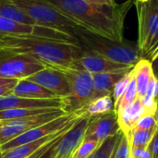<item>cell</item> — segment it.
<instances>
[{
  "instance_id": "6da1fadb",
  "label": "cell",
  "mask_w": 158,
  "mask_h": 158,
  "mask_svg": "<svg viewBox=\"0 0 158 158\" xmlns=\"http://www.w3.org/2000/svg\"><path fill=\"white\" fill-rule=\"evenodd\" d=\"M87 31L107 39L122 42L126 16L133 0L114 6H99L86 0H46Z\"/></svg>"
},
{
  "instance_id": "7a4b0ae2",
  "label": "cell",
  "mask_w": 158,
  "mask_h": 158,
  "mask_svg": "<svg viewBox=\"0 0 158 158\" xmlns=\"http://www.w3.org/2000/svg\"><path fill=\"white\" fill-rule=\"evenodd\" d=\"M0 48L31 56L45 67L55 69L72 68L83 52L80 44L34 35L0 34Z\"/></svg>"
},
{
  "instance_id": "3957f363",
  "label": "cell",
  "mask_w": 158,
  "mask_h": 158,
  "mask_svg": "<svg viewBox=\"0 0 158 158\" xmlns=\"http://www.w3.org/2000/svg\"><path fill=\"white\" fill-rule=\"evenodd\" d=\"M10 1L32 19L37 26L64 31L78 39L82 32L87 31L46 0Z\"/></svg>"
},
{
  "instance_id": "277c9868",
  "label": "cell",
  "mask_w": 158,
  "mask_h": 158,
  "mask_svg": "<svg viewBox=\"0 0 158 158\" xmlns=\"http://www.w3.org/2000/svg\"><path fill=\"white\" fill-rule=\"evenodd\" d=\"M83 50L105 56L112 61L135 66L143 59L138 43L131 41L117 42L85 31L79 36Z\"/></svg>"
},
{
  "instance_id": "5b68a950",
  "label": "cell",
  "mask_w": 158,
  "mask_h": 158,
  "mask_svg": "<svg viewBox=\"0 0 158 158\" xmlns=\"http://www.w3.org/2000/svg\"><path fill=\"white\" fill-rule=\"evenodd\" d=\"M138 16V45L144 59L151 60L158 52V1L133 0Z\"/></svg>"
},
{
  "instance_id": "8992f818",
  "label": "cell",
  "mask_w": 158,
  "mask_h": 158,
  "mask_svg": "<svg viewBox=\"0 0 158 158\" xmlns=\"http://www.w3.org/2000/svg\"><path fill=\"white\" fill-rule=\"evenodd\" d=\"M60 69L67 77L71 94L63 98L65 111L68 113L81 110L91 100L94 98V87L93 75L84 69L64 68Z\"/></svg>"
},
{
  "instance_id": "52a82bcc",
  "label": "cell",
  "mask_w": 158,
  "mask_h": 158,
  "mask_svg": "<svg viewBox=\"0 0 158 158\" xmlns=\"http://www.w3.org/2000/svg\"><path fill=\"white\" fill-rule=\"evenodd\" d=\"M44 68V64L31 56L0 48V78L23 80Z\"/></svg>"
},
{
  "instance_id": "ba28073f",
  "label": "cell",
  "mask_w": 158,
  "mask_h": 158,
  "mask_svg": "<svg viewBox=\"0 0 158 158\" xmlns=\"http://www.w3.org/2000/svg\"><path fill=\"white\" fill-rule=\"evenodd\" d=\"M66 114L68 112L64 109H56L44 114L4 121V125L0 128V146L34 128L53 121Z\"/></svg>"
},
{
  "instance_id": "9c48e42d",
  "label": "cell",
  "mask_w": 158,
  "mask_h": 158,
  "mask_svg": "<svg viewBox=\"0 0 158 158\" xmlns=\"http://www.w3.org/2000/svg\"><path fill=\"white\" fill-rule=\"evenodd\" d=\"M83 115H85V114L83 113L82 110L68 113V114H66L60 118L54 119L53 121H50L46 124H44V125L39 126L37 128H34V129L18 136L17 138L11 140L10 142L1 145L0 151L6 152V151H8L14 147L31 143V142L40 140V139H42L47 135L53 134V133L62 130L63 128L68 126L69 123H71L73 120L77 119L78 118H80Z\"/></svg>"
},
{
  "instance_id": "30bf717a",
  "label": "cell",
  "mask_w": 158,
  "mask_h": 158,
  "mask_svg": "<svg viewBox=\"0 0 158 158\" xmlns=\"http://www.w3.org/2000/svg\"><path fill=\"white\" fill-rule=\"evenodd\" d=\"M90 118L84 115L52 147L49 158H72L73 154L83 141Z\"/></svg>"
},
{
  "instance_id": "8fae6325",
  "label": "cell",
  "mask_w": 158,
  "mask_h": 158,
  "mask_svg": "<svg viewBox=\"0 0 158 158\" xmlns=\"http://www.w3.org/2000/svg\"><path fill=\"white\" fill-rule=\"evenodd\" d=\"M26 80L43 86L60 98L69 97L71 94V88L67 77L58 69L45 67L44 69L31 75Z\"/></svg>"
},
{
  "instance_id": "7c38bea8",
  "label": "cell",
  "mask_w": 158,
  "mask_h": 158,
  "mask_svg": "<svg viewBox=\"0 0 158 158\" xmlns=\"http://www.w3.org/2000/svg\"><path fill=\"white\" fill-rule=\"evenodd\" d=\"M72 68L84 69L93 75V74H99V73H106V72L129 70V69H132L134 66L118 63L100 55L83 50L81 56L75 62Z\"/></svg>"
},
{
  "instance_id": "4fadbf2b",
  "label": "cell",
  "mask_w": 158,
  "mask_h": 158,
  "mask_svg": "<svg viewBox=\"0 0 158 158\" xmlns=\"http://www.w3.org/2000/svg\"><path fill=\"white\" fill-rule=\"evenodd\" d=\"M121 131L117 111L90 118L84 139H92L102 143L109 137L115 136Z\"/></svg>"
},
{
  "instance_id": "5bb4252c",
  "label": "cell",
  "mask_w": 158,
  "mask_h": 158,
  "mask_svg": "<svg viewBox=\"0 0 158 158\" xmlns=\"http://www.w3.org/2000/svg\"><path fill=\"white\" fill-rule=\"evenodd\" d=\"M62 108L65 110L63 98L30 99L17 96L13 94L0 97V111L17 108Z\"/></svg>"
},
{
  "instance_id": "9a60e30c",
  "label": "cell",
  "mask_w": 158,
  "mask_h": 158,
  "mask_svg": "<svg viewBox=\"0 0 158 158\" xmlns=\"http://www.w3.org/2000/svg\"><path fill=\"white\" fill-rule=\"evenodd\" d=\"M0 34L34 35V36L47 38V39L52 40L54 31L52 29H49V28L21 24V23L0 17Z\"/></svg>"
},
{
  "instance_id": "2e32d148",
  "label": "cell",
  "mask_w": 158,
  "mask_h": 158,
  "mask_svg": "<svg viewBox=\"0 0 158 158\" xmlns=\"http://www.w3.org/2000/svg\"><path fill=\"white\" fill-rule=\"evenodd\" d=\"M83 116H81V117L78 118L77 119L73 120L68 126H66L62 130H60V131H56V132H55L53 134L47 135V136H45V137H44V138H42L40 140H37V141H34V142H31V143H25V144H22V145L14 147V148H12V149H10L8 151L2 152L3 155H2V157L1 158H29L32 154H34L39 148H41L43 145H44L45 143H47L49 141L55 139L56 137H57L58 135L62 134L63 132L69 131Z\"/></svg>"
},
{
  "instance_id": "e0dca14e",
  "label": "cell",
  "mask_w": 158,
  "mask_h": 158,
  "mask_svg": "<svg viewBox=\"0 0 158 158\" xmlns=\"http://www.w3.org/2000/svg\"><path fill=\"white\" fill-rule=\"evenodd\" d=\"M132 69L93 74V81H94V98L102 97L106 95H112L116 84Z\"/></svg>"
},
{
  "instance_id": "ac0fdd59",
  "label": "cell",
  "mask_w": 158,
  "mask_h": 158,
  "mask_svg": "<svg viewBox=\"0 0 158 158\" xmlns=\"http://www.w3.org/2000/svg\"><path fill=\"white\" fill-rule=\"evenodd\" d=\"M145 115H148V113L143 102L137 98L129 107L118 113L121 131L126 136H129L139 119Z\"/></svg>"
},
{
  "instance_id": "d6986e66",
  "label": "cell",
  "mask_w": 158,
  "mask_h": 158,
  "mask_svg": "<svg viewBox=\"0 0 158 158\" xmlns=\"http://www.w3.org/2000/svg\"><path fill=\"white\" fill-rule=\"evenodd\" d=\"M13 94L24 97V98H30V99H54V98H60L53 92L44 88L43 86L34 83L32 81H30L26 79L19 80L17 84L15 85L13 92Z\"/></svg>"
},
{
  "instance_id": "ffe728a7",
  "label": "cell",
  "mask_w": 158,
  "mask_h": 158,
  "mask_svg": "<svg viewBox=\"0 0 158 158\" xmlns=\"http://www.w3.org/2000/svg\"><path fill=\"white\" fill-rule=\"evenodd\" d=\"M81 110L89 118L99 117L102 115L117 111L116 105L112 95H106L102 97L94 98Z\"/></svg>"
},
{
  "instance_id": "44dd1931",
  "label": "cell",
  "mask_w": 158,
  "mask_h": 158,
  "mask_svg": "<svg viewBox=\"0 0 158 158\" xmlns=\"http://www.w3.org/2000/svg\"><path fill=\"white\" fill-rule=\"evenodd\" d=\"M134 75L137 84L138 99L142 100L145 95L151 76L153 75L151 62L147 59H141L134 66Z\"/></svg>"
},
{
  "instance_id": "7402d4cb",
  "label": "cell",
  "mask_w": 158,
  "mask_h": 158,
  "mask_svg": "<svg viewBox=\"0 0 158 158\" xmlns=\"http://www.w3.org/2000/svg\"><path fill=\"white\" fill-rule=\"evenodd\" d=\"M0 17L21 24L37 26L32 19L10 0H0Z\"/></svg>"
},
{
  "instance_id": "603a6c76",
  "label": "cell",
  "mask_w": 158,
  "mask_h": 158,
  "mask_svg": "<svg viewBox=\"0 0 158 158\" xmlns=\"http://www.w3.org/2000/svg\"><path fill=\"white\" fill-rule=\"evenodd\" d=\"M56 109H62V108L46 107V108H17V109L3 110V111H0V121H8V120L19 119V118L30 117V116L51 112V111H54Z\"/></svg>"
},
{
  "instance_id": "cb8c5ba5",
  "label": "cell",
  "mask_w": 158,
  "mask_h": 158,
  "mask_svg": "<svg viewBox=\"0 0 158 158\" xmlns=\"http://www.w3.org/2000/svg\"><path fill=\"white\" fill-rule=\"evenodd\" d=\"M156 131L157 130L144 131L133 129L129 136H127L131 150L137 148H148Z\"/></svg>"
},
{
  "instance_id": "d4e9b609",
  "label": "cell",
  "mask_w": 158,
  "mask_h": 158,
  "mask_svg": "<svg viewBox=\"0 0 158 158\" xmlns=\"http://www.w3.org/2000/svg\"><path fill=\"white\" fill-rule=\"evenodd\" d=\"M148 113V115H155L158 101V81L154 76H151L145 95L141 100Z\"/></svg>"
},
{
  "instance_id": "484cf974",
  "label": "cell",
  "mask_w": 158,
  "mask_h": 158,
  "mask_svg": "<svg viewBox=\"0 0 158 158\" xmlns=\"http://www.w3.org/2000/svg\"><path fill=\"white\" fill-rule=\"evenodd\" d=\"M138 98V91H137V84H136V80H135V75H134V69H133V73L132 77L131 79V81L129 83V86L119 100L118 104L116 106L117 113H119L129 107L136 99Z\"/></svg>"
},
{
  "instance_id": "4316f807",
  "label": "cell",
  "mask_w": 158,
  "mask_h": 158,
  "mask_svg": "<svg viewBox=\"0 0 158 158\" xmlns=\"http://www.w3.org/2000/svg\"><path fill=\"white\" fill-rule=\"evenodd\" d=\"M122 135V131H120L118 134L109 137L106 140H105L99 147L89 156L88 158H110L115 147L117 146L118 143L120 140V137Z\"/></svg>"
},
{
  "instance_id": "83f0119b",
  "label": "cell",
  "mask_w": 158,
  "mask_h": 158,
  "mask_svg": "<svg viewBox=\"0 0 158 158\" xmlns=\"http://www.w3.org/2000/svg\"><path fill=\"white\" fill-rule=\"evenodd\" d=\"M98 142L92 139H83L81 143L72 158H88L100 145Z\"/></svg>"
},
{
  "instance_id": "f1b7e54d",
  "label": "cell",
  "mask_w": 158,
  "mask_h": 158,
  "mask_svg": "<svg viewBox=\"0 0 158 158\" xmlns=\"http://www.w3.org/2000/svg\"><path fill=\"white\" fill-rule=\"evenodd\" d=\"M134 69V68H133ZM132 73H133V69L131 71H130L128 74H126L115 86L114 88V91H113V94H112V97L114 99V102H115V105L117 106V105L118 104L119 100L121 99V97L123 96V94H125L128 86H129V83L131 81V79L132 77Z\"/></svg>"
},
{
  "instance_id": "f546056e",
  "label": "cell",
  "mask_w": 158,
  "mask_h": 158,
  "mask_svg": "<svg viewBox=\"0 0 158 158\" xmlns=\"http://www.w3.org/2000/svg\"><path fill=\"white\" fill-rule=\"evenodd\" d=\"M131 157V146L127 136L122 132L119 142L115 147L110 158H130Z\"/></svg>"
},
{
  "instance_id": "4dcf8cb0",
  "label": "cell",
  "mask_w": 158,
  "mask_h": 158,
  "mask_svg": "<svg viewBox=\"0 0 158 158\" xmlns=\"http://www.w3.org/2000/svg\"><path fill=\"white\" fill-rule=\"evenodd\" d=\"M133 129L144 130V131L158 130L155 116H153V115H145V116H143L142 118L139 119V121L136 123V125H135V127Z\"/></svg>"
},
{
  "instance_id": "1f68e13d",
  "label": "cell",
  "mask_w": 158,
  "mask_h": 158,
  "mask_svg": "<svg viewBox=\"0 0 158 158\" xmlns=\"http://www.w3.org/2000/svg\"><path fill=\"white\" fill-rule=\"evenodd\" d=\"M150 148H137L131 150V158H151Z\"/></svg>"
},
{
  "instance_id": "d6a6232c",
  "label": "cell",
  "mask_w": 158,
  "mask_h": 158,
  "mask_svg": "<svg viewBox=\"0 0 158 158\" xmlns=\"http://www.w3.org/2000/svg\"><path fill=\"white\" fill-rule=\"evenodd\" d=\"M149 148L152 154L151 158H158V130L149 145Z\"/></svg>"
},
{
  "instance_id": "836d02e7",
  "label": "cell",
  "mask_w": 158,
  "mask_h": 158,
  "mask_svg": "<svg viewBox=\"0 0 158 158\" xmlns=\"http://www.w3.org/2000/svg\"><path fill=\"white\" fill-rule=\"evenodd\" d=\"M17 82H18V81L9 83V84L4 85V86H1V87H0V97H1V96H4V95H6V94H12L13 89H14L15 85L17 84Z\"/></svg>"
},
{
  "instance_id": "e575fe53",
  "label": "cell",
  "mask_w": 158,
  "mask_h": 158,
  "mask_svg": "<svg viewBox=\"0 0 158 158\" xmlns=\"http://www.w3.org/2000/svg\"><path fill=\"white\" fill-rule=\"evenodd\" d=\"M150 62H151V66H152L153 74L158 81V52L152 57Z\"/></svg>"
},
{
  "instance_id": "d590c367",
  "label": "cell",
  "mask_w": 158,
  "mask_h": 158,
  "mask_svg": "<svg viewBox=\"0 0 158 158\" xmlns=\"http://www.w3.org/2000/svg\"><path fill=\"white\" fill-rule=\"evenodd\" d=\"M90 3L99 5V6H114L117 5L115 0H86Z\"/></svg>"
},
{
  "instance_id": "8d00e7d4",
  "label": "cell",
  "mask_w": 158,
  "mask_h": 158,
  "mask_svg": "<svg viewBox=\"0 0 158 158\" xmlns=\"http://www.w3.org/2000/svg\"><path fill=\"white\" fill-rule=\"evenodd\" d=\"M19 80H16V79H6V78H0V87L1 86H4V85H6V84H9V83H12V82H16L18 81Z\"/></svg>"
},
{
  "instance_id": "74e56055",
  "label": "cell",
  "mask_w": 158,
  "mask_h": 158,
  "mask_svg": "<svg viewBox=\"0 0 158 158\" xmlns=\"http://www.w3.org/2000/svg\"><path fill=\"white\" fill-rule=\"evenodd\" d=\"M155 118H156V125H157V129H158V101L157 104H156V112H155Z\"/></svg>"
},
{
  "instance_id": "f35d334b",
  "label": "cell",
  "mask_w": 158,
  "mask_h": 158,
  "mask_svg": "<svg viewBox=\"0 0 158 158\" xmlns=\"http://www.w3.org/2000/svg\"><path fill=\"white\" fill-rule=\"evenodd\" d=\"M135 1H139V2H143V3H144V2H148V1H150V0H135Z\"/></svg>"
},
{
  "instance_id": "ab89813d",
  "label": "cell",
  "mask_w": 158,
  "mask_h": 158,
  "mask_svg": "<svg viewBox=\"0 0 158 158\" xmlns=\"http://www.w3.org/2000/svg\"><path fill=\"white\" fill-rule=\"evenodd\" d=\"M4 125V121H0V128Z\"/></svg>"
},
{
  "instance_id": "60d3db41",
  "label": "cell",
  "mask_w": 158,
  "mask_h": 158,
  "mask_svg": "<svg viewBox=\"0 0 158 158\" xmlns=\"http://www.w3.org/2000/svg\"><path fill=\"white\" fill-rule=\"evenodd\" d=\"M2 155H3V153H2V152L0 151V158L2 157Z\"/></svg>"
},
{
  "instance_id": "b9f144b4",
  "label": "cell",
  "mask_w": 158,
  "mask_h": 158,
  "mask_svg": "<svg viewBox=\"0 0 158 158\" xmlns=\"http://www.w3.org/2000/svg\"><path fill=\"white\" fill-rule=\"evenodd\" d=\"M130 158H131V157H130Z\"/></svg>"
},
{
  "instance_id": "7bdbcfd3",
  "label": "cell",
  "mask_w": 158,
  "mask_h": 158,
  "mask_svg": "<svg viewBox=\"0 0 158 158\" xmlns=\"http://www.w3.org/2000/svg\"><path fill=\"white\" fill-rule=\"evenodd\" d=\"M157 1H158V0H157Z\"/></svg>"
}]
</instances>
